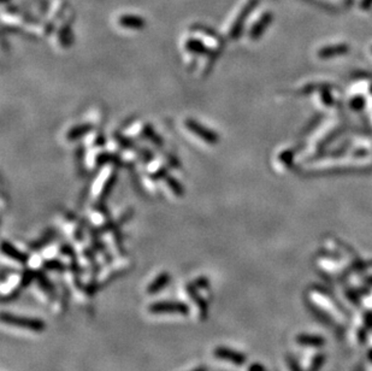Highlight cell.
<instances>
[{
	"mask_svg": "<svg viewBox=\"0 0 372 371\" xmlns=\"http://www.w3.org/2000/svg\"><path fill=\"white\" fill-rule=\"evenodd\" d=\"M166 159H167V164L171 166V168H173V169H179L180 168V165H181L180 164V160L177 159L175 156L167 155Z\"/></svg>",
	"mask_w": 372,
	"mask_h": 371,
	"instance_id": "obj_34",
	"label": "cell"
},
{
	"mask_svg": "<svg viewBox=\"0 0 372 371\" xmlns=\"http://www.w3.org/2000/svg\"><path fill=\"white\" fill-rule=\"evenodd\" d=\"M148 312L152 315H181L188 316L190 313V307L188 304L183 302H171V300H163V302H154L148 305Z\"/></svg>",
	"mask_w": 372,
	"mask_h": 371,
	"instance_id": "obj_2",
	"label": "cell"
},
{
	"mask_svg": "<svg viewBox=\"0 0 372 371\" xmlns=\"http://www.w3.org/2000/svg\"><path fill=\"white\" fill-rule=\"evenodd\" d=\"M59 252L62 253L63 256L68 257L69 259L76 258L77 257V252L75 251V249H73V246L70 245V243H62L59 247Z\"/></svg>",
	"mask_w": 372,
	"mask_h": 371,
	"instance_id": "obj_30",
	"label": "cell"
},
{
	"mask_svg": "<svg viewBox=\"0 0 372 371\" xmlns=\"http://www.w3.org/2000/svg\"><path fill=\"white\" fill-rule=\"evenodd\" d=\"M105 141H106L105 138H104L103 135H99L98 138H96V140H95V143L98 146H102V145H104V143H105Z\"/></svg>",
	"mask_w": 372,
	"mask_h": 371,
	"instance_id": "obj_37",
	"label": "cell"
},
{
	"mask_svg": "<svg viewBox=\"0 0 372 371\" xmlns=\"http://www.w3.org/2000/svg\"><path fill=\"white\" fill-rule=\"evenodd\" d=\"M115 140L117 141V143L122 147L123 150H127V151H129V150H135L136 146L135 143H134V141L132 139L127 138V136H124L120 134V133H115Z\"/></svg>",
	"mask_w": 372,
	"mask_h": 371,
	"instance_id": "obj_28",
	"label": "cell"
},
{
	"mask_svg": "<svg viewBox=\"0 0 372 371\" xmlns=\"http://www.w3.org/2000/svg\"><path fill=\"white\" fill-rule=\"evenodd\" d=\"M190 29H192V32L196 33V34H201V35L205 36V38L212 39L213 41H216V42H224L222 36H220L218 33L214 31V29L210 28V27H207L205 24H201V23H195V24H193L192 27H190Z\"/></svg>",
	"mask_w": 372,
	"mask_h": 371,
	"instance_id": "obj_17",
	"label": "cell"
},
{
	"mask_svg": "<svg viewBox=\"0 0 372 371\" xmlns=\"http://www.w3.org/2000/svg\"><path fill=\"white\" fill-rule=\"evenodd\" d=\"M102 289H103L102 281H98V279H96V280H90L87 285H85L82 292H85L87 296H94L95 294Z\"/></svg>",
	"mask_w": 372,
	"mask_h": 371,
	"instance_id": "obj_26",
	"label": "cell"
},
{
	"mask_svg": "<svg viewBox=\"0 0 372 371\" xmlns=\"http://www.w3.org/2000/svg\"><path fill=\"white\" fill-rule=\"evenodd\" d=\"M192 282L194 283V286L196 287L197 289H203V290H206L210 288V280L207 279L206 276H199L196 277L195 280H193Z\"/></svg>",
	"mask_w": 372,
	"mask_h": 371,
	"instance_id": "obj_31",
	"label": "cell"
},
{
	"mask_svg": "<svg viewBox=\"0 0 372 371\" xmlns=\"http://www.w3.org/2000/svg\"><path fill=\"white\" fill-rule=\"evenodd\" d=\"M22 292H23V289L19 286H17L16 288H13L10 293L3 295V298H2L3 304H9V303L16 302V300L19 298V295H21Z\"/></svg>",
	"mask_w": 372,
	"mask_h": 371,
	"instance_id": "obj_29",
	"label": "cell"
},
{
	"mask_svg": "<svg viewBox=\"0 0 372 371\" xmlns=\"http://www.w3.org/2000/svg\"><path fill=\"white\" fill-rule=\"evenodd\" d=\"M34 281H36V270L26 268L21 274V279H19L18 286L24 290L26 288H28Z\"/></svg>",
	"mask_w": 372,
	"mask_h": 371,
	"instance_id": "obj_24",
	"label": "cell"
},
{
	"mask_svg": "<svg viewBox=\"0 0 372 371\" xmlns=\"http://www.w3.org/2000/svg\"><path fill=\"white\" fill-rule=\"evenodd\" d=\"M165 182H166L167 188L171 190V193L176 196V198H183L186 190H184V187L182 186V183H181L179 180L176 179V177L169 175L165 179Z\"/></svg>",
	"mask_w": 372,
	"mask_h": 371,
	"instance_id": "obj_22",
	"label": "cell"
},
{
	"mask_svg": "<svg viewBox=\"0 0 372 371\" xmlns=\"http://www.w3.org/2000/svg\"><path fill=\"white\" fill-rule=\"evenodd\" d=\"M170 281H171V275H170L167 271H162L158 276L154 277V279L150 282V285L147 286L146 288L147 294L154 295V294L160 293L165 287H167Z\"/></svg>",
	"mask_w": 372,
	"mask_h": 371,
	"instance_id": "obj_12",
	"label": "cell"
},
{
	"mask_svg": "<svg viewBox=\"0 0 372 371\" xmlns=\"http://www.w3.org/2000/svg\"><path fill=\"white\" fill-rule=\"evenodd\" d=\"M2 322L11 327L23 328L33 333H42L46 329V323L38 317H28V316H18L10 312L2 313Z\"/></svg>",
	"mask_w": 372,
	"mask_h": 371,
	"instance_id": "obj_1",
	"label": "cell"
},
{
	"mask_svg": "<svg viewBox=\"0 0 372 371\" xmlns=\"http://www.w3.org/2000/svg\"><path fill=\"white\" fill-rule=\"evenodd\" d=\"M141 133L143 138L148 140L150 142H152L153 145L158 147V149H160V147L164 145V140L162 139V136L156 132V129H154L152 125H150V123H146V125L142 126Z\"/></svg>",
	"mask_w": 372,
	"mask_h": 371,
	"instance_id": "obj_18",
	"label": "cell"
},
{
	"mask_svg": "<svg viewBox=\"0 0 372 371\" xmlns=\"http://www.w3.org/2000/svg\"><path fill=\"white\" fill-rule=\"evenodd\" d=\"M93 130V126L90 123H82V125L73 126L70 128L65 134V139L68 141H76V140L83 138V136L89 134Z\"/></svg>",
	"mask_w": 372,
	"mask_h": 371,
	"instance_id": "obj_13",
	"label": "cell"
},
{
	"mask_svg": "<svg viewBox=\"0 0 372 371\" xmlns=\"http://www.w3.org/2000/svg\"><path fill=\"white\" fill-rule=\"evenodd\" d=\"M112 235H113V241H115V246L117 251H118V253L122 257L126 256L127 253V250L126 247H124V236L123 234L120 233L119 228H116L115 230L112 232Z\"/></svg>",
	"mask_w": 372,
	"mask_h": 371,
	"instance_id": "obj_27",
	"label": "cell"
},
{
	"mask_svg": "<svg viewBox=\"0 0 372 371\" xmlns=\"http://www.w3.org/2000/svg\"><path fill=\"white\" fill-rule=\"evenodd\" d=\"M68 266H69L70 273H71L73 285H75V287L77 289L83 290V287H85V285H83V282H82L83 270H82V266L80 265L79 258L76 257V258L70 259V263H69Z\"/></svg>",
	"mask_w": 372,
	"mask_h": 371,
	"instance_id": "obj_14",
	"label": "cell"
},
{
	"mask_svg": "<svg viewBox=\"0 0 372 371\" xmlns=\"http://www.w3.org/2000/svg\"><path fill=\"white\" fill-rule=\"evenodd\" d=\"M190 371H210V370H209V367H207L206 365H199V366H196L195 369H193V370H190Z\"/></svg>",
	"mask_w": 372,
	"mask_h": 371,
	"instance_id": "obj_38",
	"label": "cell"
},
{
	"mask_svg": "<svg viewBox=\"0 0 372 371\" xmlns=\"http://www.w3.org/2000/svg\"><path fill=\"white\" fill-rule=\"evenodd\" d=\"M184 126H186V128L188 129L192 134L196 135L200 140H203L204 142L209 143V145H217V143L219 142V135L217 134L214 130L209 129L207 127L195 121V119L187 118L186 121H184Z\"/></svg>",
	"mask_w": 372,
	"mask_h": 371,
	"instance_id": "obj_3",
	"label": "cell"
},
{
	"mask_svg": "<svg viewBox=\"0 0 372 371\" xmlns=\"http://www.w3.org/2000/svg\"><path fill=\"white\" fill-rule=\"evenodd\" d=\"M36 283H38L40 289L42 290V293L45 294L51 302H56L57 298H58V293H57L56 286L55 283L48 279V276L46 275L45 270L43 269L36 270Z\"/></svg>",
	"mask_w": 372,
	"mask_h": 371,
	"instance_id": "obj_8",
	"label": "cell"
},
{
	"mask_svg": "<svg viewBox=\"0 0 372 371\" xmlns=\"http://www.w3.org/2000/svg\"><path fill=\"white\" fill-rule=\"evenodd\" d=\"M2 252L3 255L8 257V258L15 260L16 263L21 264V265H26L29 262V255L28 253L23 252L19 249H17L12 242L8 241V240H3L2 242Z\"/></svg>",
	"mask_w": 372,
	"mask_h": 371,
	"instance_id": "obj_9",
	"label": "cell"
},
{
	"mask_svg": "<svg viewBox=\"0 0 372 371\" xmlns=\"http://www.w3.org/2000/svg\"><path fill=\"white\" fill-rule=\"evenodd\" d=\"M153 158H154L153 153L151 152V150L148 149L142 150V151L140 152V159H141L143 163H150L151 160H153Z\"/></svg>",
	"mask_w": 372,
	"mask_h": 371,
	"instance_id": "obj_33",
	"label": "cell"
},
{
	"mask_svg": "<svg viewBox=\"0 0 372 371\" xmlns=\"http://www.w3.org/2000/svg\"><path fill=\"white\" fill-rule=\"evenodd\" d=\"M71 24H72V15L68 16V18H65L64 21L62 22V24L58 27V31H57V39H58L59 45L62 46L63 48H69L73 43Z\"/></svg>",
	"mask_w": 372,
	"mask_h": 371,
	"instance_id": "obj_7",
	"label": "cell"
},
{
	"mask_svg": "<svg viewBox=\"0 0 372 371\" xmlns=\"http://www.w3.org/2000/svg\"><path fill=\"white\" fill-rule=\"evenodd\" d=\"M57 236V232L55 229H49L43 235H41L39 237V239L34 240V241H32L28 245V247L32 251H39V250H42L43 247H46L47 245H49L53 240L56 239Z\"/></svg>",
	"mask_w": 372,
	"mask_h": 371,
	"instance_id": "obj_15",
	"label": "cell"
},
{
	"mask_svg": "<svg viewBox=\"0 0 372 371\" xmlns=\"http://www.w3.org/2000/svg\"><path fill=\"white\" fill-rule=\"evenodd\" d=\"M247 371H265V369H264V366L261 365V364L254 363L252 365H250Z\"/></svg>",
	"mask_w": 372,
	"mask_h": 371,
	"instance_id": "obj_36",
	"label": "cell"
},
{
	"mask_svg": "<svg viewBox=\"0 0 372 371\" xmlns=\"http://www.w3.org/2000/svg\"><path fill=\"white\" fill-rule=\"evenodd\" d=\"M42 269L45 271H55V273H64L66 269H69L68 265H65L62 260L52 258V259H45L42 262Z\"/></svg>",
	"mask_w": 372,
	"mask_h": 371,
	"instance_id": "obj_20",
	"label": "cell"
},
{
	"mask_svg": "<svg viewBox=\"0 0 372 371\" xmlns=\"http://www.w3.org/2000/svg\"><path fill=\"white\" fill-rule=\"evenodd\" d=\"M186 292L189 295V298L195 304L197 310H199V318L200 320H206L209 317V303L206 299L201 295L199 289L194 286L193 282H189L186 285Z\"/></svg>",
	"mask_w": 372,
	"mask_h": 371,
	"instance_id": "obj_6",
	"label": "cell"
},
{
	"mask_svg": "<svg viewBox=\"0 0 372 371\" xmlns=\"http://www.w3.org/2000/svg\"><path fill=\"white\" fill-rule=\"evenodd\" d=\"M83 256L88 260L90 265V275H92V280H96L99 274L102 273V266L96 260V251L92 249H85L83 250Z\"/></svg>",
	"mask_w": 372,
	"mask_h": 371,
	"instance_id": "obj_16",
	"label": "cell"
},
{
	"mask_svg": "<svg viewBox=\"0 0 372 371\" xmlns=\"http://www.w3.org/2000/svg\"><path fill=\"white\" fill-rule=\"evenodd\" d=\"M60 286H62V298H60V309H62L63 312H66V310L69 309L70 298H71V290H70L69 286L66 285L64 281H62V282H60Z\"/></svg>",
	"mask_w": 372,
	"mask_h": 371,
	"instance_id": "obj_25",
	"label": "cell"
},
{
	"mask_svg": "<svg viewBox=\"0 0 372 371\" xmlns=\"http://www.w3.org/2000/svg\"><path fill=\"white\" fill-rule=\"evenodd\" d=\"M184 48H186L187 52L194 56H207L211 52V48L206 45L204 40L193 38V36L186 40Z\"/></svg>",
	"mask_w": 372,
	"mask_h": 371,
	"instance_id": "obj_11",
	"label": "cell"
},
{
	"mask_svg": "<svg viewBox=\"0 0 372 371\" xmlns=\"http://www.w3.org/2000/svg\"><path fill=\"white\" fill-rule=\"evenodd\" d=\"M117 23L122 28L132 29V31H141L146 27V19L134 13H123L117 18Z\"/></svg>",
	"mask_w": 372,
	"mask_h": 371,
	"instance_id": "obj_10",
	"label": "cell"
},
{
	"mask_svg": "<svg viewBox=\"0 0 372 371\" xmlns=\"http://www.w3.org/2000/svg\"><path fill=\"white\" fill-rule=\"evenodd\" d=\"M116 181H117V171H111L110 172V175L106 177L102 189H100V194H99L100 202H104V200L109 198L110 193H111V190L113 189V186L116 185Z\"/></svg>",
	"mask_w": 372,
	"mask_h": 371,
	"instance_id": "obj_19",
	"label": "cell"
},
{
	"mask_svg": "<svg viewBox=\"0 0 372 371\" xmlns=\"http://www.w3.org/2000/svg\"><path fill=\"white\" fill-rule=\"evenodd\" d=\"M269 22H270L269 13H264V15H261V17L258 19V22L254 23V24L252 26V28H251V31H250L251 38L257 39L258 36L263 33L264 29H265V27L269 24Z\"/></svg>",
	"mask_w": 372,
	"mask_h": 371,
	"instance_id": "obj_21",
	"label": "cell"
},
{
	"mask_svg": "<svg viewBox=\"0 0 372 371\" xmlns=\"http://www.w3.org/2000/svg\"><path fill=\"white\" fill-rule=\"evenodd\" d=\"M258 0H247L244 3V5L241 8L239 13L236 15V17L234 18V22L231 23L229 31H228V36L231 40H236L239 38L241 32H242V28L244 26V22H246V18L248 17L252 10L256 8Z\"/></svg>",
	"mask_w": 372,
	"mask_h": 371,
	"instance_id": "obj_4",
	"label": "cell"
},
{
	"mask_svg": "<svg viewBox=\"0 0 372 371\" xmlns=\"http://www.w3.org/2000/svg\"><path fill=\"white\" fill-rule=\"evenodd\" d=\"M167 176H169V172H167V169L165 168V166H162V168H158V169L156 170V171H153L150 175L151 180H153V181H159V180L166 179Z\"/></svg>",
	"mask_w": 372,
	"mask_h": 371,
	"instance_id": "obj_32",
	"label": "cell"
},
{
	"mask_svg": "<svg viewBox=\"0 0 372 371\" xmlns=\"http://www.w3.org/2000/svg\"><path fill=\"white\" fill-rule=\"evenodd\" d=\"M213 356L216 357L217 359L224 360V362L231 363L234 365L241 366L247 362L246 354L242 352H239V351L231 350L229 347L226 346H217L216 349L213 350Z\"/></svg>",
	"mask_w": 372,
	"mask_h": 371,
	"instance_id": "obj_5",
	"label": "cell"
},
{
	"mask_svg": "<svg viewBox=\"0 0 372 371\" xmlns=\"http://www.w3.org/2000/svg\"><path fill=\"white\" fill-rule=\"evenodd\" d=\"M73 239L77 242H81L83 240V229L81 226H77L75 229H73Z\"/></svg>",
	"mask_w": 372,
	"mask_h": 371,
	"instance_id": "obj_35",
	"label": "cell"
},
{
	"mask_svg": "<svg viewBox=\"0 0 372 371\" xmlns=\"http://www.w3.org/2000/svg\"><path fill=\"white\" fill-rule=\"evenodd\" d=\"M296 342L300 343V345L312 347H319L324 345L323 337L316 335H300L296 337Z\"/></svg>",
	"mask_w": 372,
	"mask_h": 371,
	"instance_id": "obj_23",
	"label": "cell"
}]
</instances>
